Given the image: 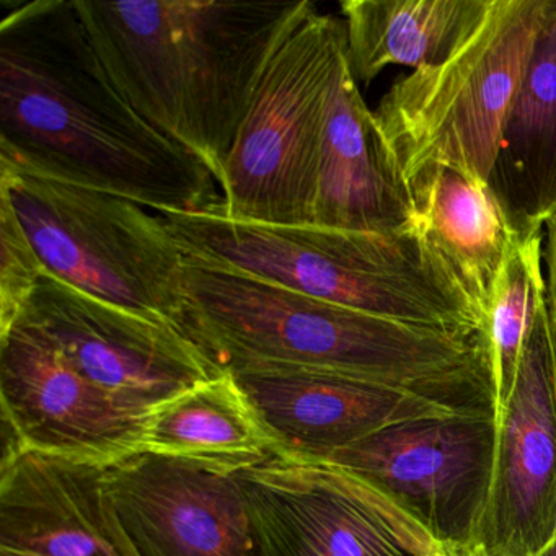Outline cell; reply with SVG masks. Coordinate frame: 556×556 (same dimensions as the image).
<instances>
[{"mask_svg":"<svg viewBox=\"0 0 556 556\" xmlns=\"http://www.w3.org/2000/svg\"><path fill=\"white\" fill-rule=\"evenodd\" d=\"M0 164L157 214L223 204L210 168L123 99L74 0L24 2L0 22Z\"/></svg>","mask_w":556,"mask_h":556,"instance_id":"obj_1","label":"cell"},{"mask_svg":"<svg viewBox=\"0 0 556 556\" xmlns=\"http://www.w3.org/2000/svg\"><path fill=\"white\" fill-rule=\"evenodd\" d=\"M184 275L188 337L223 370H328L496 413L480 334L354 311L190 255Z\"/></svg>","mask_w":556,"mask_h":556,"instance_id":"obj_2","label":"cell"},{"mask_svg":"<svg viewBox=\"0 0 556 556\" xmlns=\"http://www.w3.org/2000/svg\"><path fill=\"white\" fill-rule=\"evenodd\" d=\"M74 4L123 99L217 185L269 61L315 9L308 0Z\"/></svg>","mask_w":556,"mask_h":556,"instance_id":"obj_3","label":"cell"},{"mask_svg":"<svg viewBox=\"0 0 556 556\" xmlns=\"http://www.w3.org/2000/svg\"><path fill=\"white\" fill-rule=\"evenodd\" d=\"M161 217L185 255L210 265L402 324L480 334L477 307L413 226L383 233L271 226L230 219L220 204Z\"/></svg>","mask_w":556,"mask_h":556,"instance_id":"obj_4","label":"cell"},{"mask_svg":"<svg viewBox=\"0 0 556 556\" xmlns=\"http://www.w3.org/2000/svg\"><path fill=\"white\" fill-rule=\"evenodd\" d=\"M546 8L548 0H491L454 54L390 87L374 116L406 185L434 167L490 180Z\"/></svg>","mask_w":556,"mask_h":556,"instance_id":"obj_5","label":"cell"},{"mask_svg":"<svg viewBox=\"0 0 556 556\" xmlns=\"http://www.w3.org/2000/svg\"><path fill=\"white\" fill-rule=\"evenodd\" d=\"M0 194L14 206L48 275L168 321L188 337L185 252L161 214L118 194L5 164Z\"/></svg>","mask_w":556,"mask_h":556,"instance_id":"obj_6","label":"cell"},{"mask_svg":"<svg viewBox=\"0 0 556 556\" xmlns=\"http://www.w3.org/2000/svg\"><path fill=\"white\" fill-rule=\"evenodd\" d=\"M346 50L344 22L315 8L276 51L224 165L227 217L312 224L325 112Z\"/></svg>","mask_w":556,"mask_h":556,"instance_id":"obj_7","label":"cell"},{"mask_svg":"<svg viewBox=\"0 0 556 556\" xmlns=\"http://www.w3.org/2000/svg\"><path fill=\"white\" fill-rule=\"evenodd\" d=\"M496 438L494 413L413 419L380 429L327 462L389 497L448 553L467 555L490 500Z\"/></svg>","mask_w":556,"mask_h":556,"instance_id":"obj_8","label":"cell"},{"mask_svg":"<svg viewBox=\"0 0 556 556\" xmlns=\"http://www.w3.org/2000/svg\"><path fill=\"white\" fill-rule=\"evenodd\" d=\"M258 556H439L412 516L328 462L276 457L240 471Z\"/></svg>","mask_w":556,"mask_h":556,"instance_id":"obj_9","label":"cell"},{"mask_svg":"<svg viewBox=\"0 0 556 556\" xmlns=\"http://www.w3.org/2000/svg\"><path fill=\"white\" fill-rule=\"evenodd\" d=\"M22 318L40 328L90 382L148 421L223 374L180 328L84 294L45 273Z\"/></svg>","mask_w":556,"mask_h":556,"instance_id":"obj_10","label":"cell"},{"mask_svg":"<svg viewBox=\"0 0 556 556\" xmlns=\"http://www.w3.org/2000/svg\"><path fill=\"white\" fill-rule=\"evenodd\" d=\"M0 403L11 431L4 448L103 465L142 451L146 419L90 382L22 317L0 333Z\"/></svg>","mask_w":556,"mask_h":556,"instance_id":"obj_11","label":"cell"},{"mask_svg":"<svg viewBox=\"0 0 556 556\" xmlns=\"http://www.w3.org/2000/svg\"><path fill=\"white\" fill-rule=\"evenodd\" d=\"M496 422L493 484L475 548L536 556L556 539V354L546 302Z\"/></svg>","mask_w":556,"mask_h":556,"instance_id":"obj_12","label":"cell"},{"mask_svg":"<svg viewBox=\"0 0 556 556\" xmlns=\"http://www.w3.org/2000/svg\"><path fill=\"white\" fill-rule=\"evenodd\" d=\"M106 484L141 556H258L239 473L141 451Z\"/></svg>","mask_w":556,"mask_h":556,"instance_id":"obj_13","label":"cell"},{"mask_svg":"<svg viewBox=\"0 0 556 556\" xmlns=\"http://www.w3.org/2000/svg\"><path fill=\"white\" fill-rule=\"evenodd\" d=\"M233 377L278 457L291 460L327 462L334 452L399 422L481 412L328 370L265 367Z\"/></svg>","mask_w":556,"mask_h":556,"instance_id":"obj_14","label":"cell"},{"mask_svg":"<svg viewBox=\"0 0 556 556\" xmlns=\"http://www.w3.org/2000/svg\"><path fill=\"white\" fill-rule=\"evenodd\" d=\"M97 462L4 448L0 556H141Z\"/></svg>","mask_w":556,"mask_h":556,"instance_id":"obj_15","label":"cell"},{"mask_svg":"<svg viewBox=\"0 0 556 556\" xmlns=\"http://www.w3.org/2000/svg\"><path fill=\"white\" fill-rule=\"evenodd\" d=\"M412 219V191L361 96L346 50L325 112L312 226L383 233L408 229Z\"/></svg>","mask_w":556,"mask_h":556,"instance_id":"obj_16","label":"cell"},{"mask_svg":"<svg viewBox=\"0 0 556 556\" xmlns=\"http://www.w3.org/2000/svg\"><path fill=\"white\" fill-rule=\"evenodd\" d=\"M488 184L519 236L542 232L556 211V0H548Z\"/></svg>","mask_w":556,"mask_h":556,"instance_id":"obj_17","label":"cell"},{"mask_svg":"<svg viewBox=\"0 0 556 556\" xmlns=\"http://www.w3.org/2000/svg\"><path fill=\"white\" fill-rule=\"evenodd\" d=\"M412 226L483 315L488 295L520 239L488 181L434 167L409 181Z\"/></svg>","mask_w":556,"mask_h":556,"instance_id":"obj_18","label":"cell"},{"mask_svg":"<svg viewBox=\"0 0 556 556\" xmlns=\"http://www.w3.org/2000/svg\"><path fill=\"white\" fill-rule=\"evenodd\" d=\"M491 0H344L348 60L357 84L390 66H434L483 22Z\"/></svg>","mask_w":556,"mask_h":556,"instance_id":"obj_19","label":"cell"},{"mask_svg":"<svg viewBox=\"0 0 556 556\" xmlns=\"http://www.w3.org/2000/svg\"><path fill=\"white\" fill-rule=\"evenodd\" d=\"M142 451L229 473L278 457L255 406L229 370L152 413L146 421Z\"/></svg>","mask_w":556,"mask_h":556,"instance_id":"obj_20","label":"cell"},{"mask_svg":"<svg viewBox=\"0 0 556 556\" xmlns=\"http://www.w3.org/2000/svg\"><path fill=\"white\" fill-rule=\"evenodd\" d=\"M545 302L542 230L517 240L481 315L480 337L490 359L496 416L509 402L523 344Z\"/></svg>","mask_w":556,"mask_h":556,"instance_id":"obj_21","label":"cell"},{"mask_svg":"<svg viewBox=\"0 0 556 556\" xmlns=\"http://www.w3.org/2000/svg\"><path fill=\"white\" fill-rule=\"evenodd\" d=\"M45 273L14 206L0 194V333L22 317Z\"/></svg>","mask_w":556,"mask_h":556,"instance_id":"obj_22","label":"cell"},{"mask_svg":"<svg viewBox=\"0 0 556 556\" xmlns=\"http://www.w3.org/2000/svg\"><path fill=\"white\" fill-rule=\"evenodd\" d=\"M543 265H545L546 307L556 331V211L543 226Z\"/></svg>","mask_w":556,"mask_h":556,"instance_id":"obj_23","label":"cell"},{"mask_svg":"<svg viewBox=\"0 0 556 556\" xmlns=\"http://www.w3.org/2000/svg\"><path fill=\"white\" fill-rule=\"evenodd\" d=\"M536 556H556V539L553 540L549 545H546Z\"/></svg>","mask_w":556,"mask_h":556,"instance_id":"obj_24","label":"cell"},{"mask_svg":"<svg viewBox=\"0 0 556 556\" xmlns=\"http://www.w3.org/2000/svg\"><path fill=\"white\" fill-rule=\"evenodd\" d=\"M467 556H494V555H491V553L484 552V549L475 548V549H471L470 553H467Z\"/></svg>","mask_w":556,"mask_h":556,"instance_id":"obj_25","label":"cell"},{"mask_svg":"<svg viewBox=\"0 0 556 556\" xmlns=\"http://www.w3.org/2000/svg\"><path fill=\"white\" fill-rule=\"evenodd\" d=\"M439 556H467V555H452V553H445V555H439Z\"/></svg>","mask_w":556,"mask_h":556,"instance_id":"obj_26","label":"cell"},{"mask_svg":"<svg viewBox=\"0 0 556 556\" xmlns=\"http://www.w3.org/2000/svg\"><path fill=\"white\" fill-rule=\"evenodd\" d=\"M553 333H555V354H556V331H555V328H553Z\"/></svg>","mask_w":556,"mask_h":556,"instance_id":"obj_27","label":"cell"}]
</instances>
